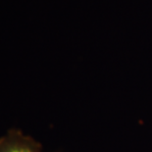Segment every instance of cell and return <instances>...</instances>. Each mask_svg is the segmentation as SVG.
I'll return each instance as SVG.
<instances>
[{
  "label": "cell",
  "mask_w": 152,
  "mask_h": 152,
  "mask_svg": "<svg viewBox=\"0 0 152 152\" xmlns=\"http://www.w3.org/2000/svg\"><path fill=\"white\" fill-rule=\"evenodd\" d=\"M0 152H42V146L30 135L12 128L0 136Z\"/></svg>",
  "instance_id": "cell-1"
}]
</instances>
